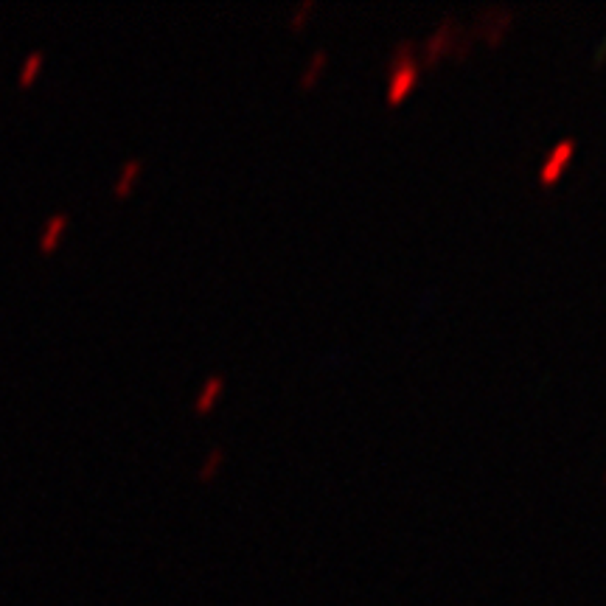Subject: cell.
<instances>
[{
    "instance_id": "obj_10",
    "label": "cell",
    "mask_w": 606,
    "mask_h": 606,
    "mask_svg": "<svg viewBox=\"0 0 606 606\" xmlns=\"http://www.w3.org/2000/svg\"><path fill=\"white\" fill-rule=\"evenodd\" d=\"M225 463V449L222 447H217V449H211V455H208V461L200 466V478L202 480H208V478H214L217 475V469Z\"/></svg>"
},
{
    "instance_id": "obj_3",
    "label": "cell",
    "mask_w": 606,
    "mask_h": 606,
    "mask_svg": "<svg viewBox=\"0 0 606 606\" xmlns=\"http://www.w3.org/2000/svg\"><path fill=\"white\" fill-rule=\"evenodd\" d=\"M452 31H455V20H452V17H447V20L435 28V34L424 42V56H427V62H430V65H432V62H438V56H441L444 51H449Z\"/></svg>"
},
{
    "instance_id": "obj_2",
    "label": "cell",
    "mask_w": 606,
    "mask_h": 606,
    "mask_svg": "<svg viewBox=\"0 0 606 606\" xmlns=\"http://www.w3.org/2000/svg\"><path fill=\"white\" fill-rule=\"evenodd\" d=\"M421 79V68L416 65V62H410V65H401L399 71H393L390 73V85H387V102L390 104H399L410 90H413V85Z\"/></svg>"
},
{
    "instance_id": "obj_4",
    "label": "cell",
    "mask_w": 606,
    "mask_h": 606,
    "mask_svg": "<svg viewBox=\"0 0 606 606\" xmlns=\"http://www.w3.org/2000/svg\"><path fill=\"white\" fill-rule=\"evenodd\" d=\"M68 222H71L68 214H54V217L42 225V231H40V250H42V253H51V250L59 244L62 234L68 231Z\"/></svg>"
},
{
    "instance_id": "obj_5",
    "label": "cell",
    "mask_w": 606,
    "mask_h": 606,
    "mask_svg": "<svg viewBox=\"0 0 606 606\" xmlns=\"http://www.w3.org/2000/svg\"><path fill=\"white\" fill-rule=\"evenodd\" d=\"M140 169H143V160H140V157H129V160L123 163L119 180L113 183V194H116V197H126V194L132 191V186H135V180H138V174H140Z\"/></svg>"
},
{
    "instance_id": "obj_1",
    "label": "cell",
    "mask_w": 606,
    "mask_h": 606,
    "mask_svg": "<svg viewBox=\"0 0 606 606\" xmlns=\"http://www.w3.org/2000/svg\"><path fill=\"white\" fill-rule=\"evenodd\" d=\"M573 152H576V140H573V138H564L562 143H556V146H553V152H550V157H547V160H545V166H542L539 180H542L545 186H550V183H553V180L567 169V163H570Z\"/></svg>"
},
{
    "instance_id": "obj_6",
    "label": "cell",
    "mask_w": 606,
    "mask_h": 606,
    "mask_svg": "<svg viewBox=\"0 0 606 606\" xmlns=\"http://www.w3.org/2000/svg\"><path fill=\"white\" fill-rule=\"evenodd\" d=\"M222 387H225V379H222V376H211V379L202 384V390H200V396H197V401H194V410H197V413H208V410L214 407L217 396L222 393Z\"/></svg>"
},
{
    "instance_id": "obj_12",
    "label": "cell",
    "mask_w": 606,
    "mask_h": 606,
    "mask_svg": "<svg viewBox=\"0 0 606 606\" xmlns=\"http://www.w3.org/2000/svg\"><path fill=\"white\" fill-rule=\"evenodd\" d=\"M604 54H606V37L601 40V48H598V54H595V65H598V62L604 59Z\"/></svg>"
},
{
    "instance_id": "obj_9",
    "label": "cell",
    "mask_w": 606,
    "mask_h": 606,
    "mask_svg": "<svg viewBox=\"0 0 606 606\" xmlns=\"http://www.w3.org/2000/svg\"><path fill=\"white\" fill-rule=\"evenodd\" d=\"M413 54H416V42H399L396 48H393V56H390V73L393 71H399L401 65H410V62H416L413 59Z\"/></svg>"
},
{
    "instance_id": "obj_11",
    "label": "cell",
    "mask_w": 606,
    "mask_h": 606,
    "mask_svg": "<svg viewBox=\"0 0 606 606\" xmlns=\"http://www.w3.org/2000/svg\"><path fill=\"white\" fill-rule=\"evenodd\" d=\"M309 11H315V3H312V0H303V3L298 6V11L292 14V20H289V25H295V28H298V25H301V23L306 20V14H309Z\"/></svg>"
},
{
    "instance_id": "obj_8",
    "label": "cell",
    "mask_w": 606,
    "mask_h": 606,
    "mask_svg": "<svg viewBox=\"0 0 606 606\" xmlns=\"http://www.w3.org/2000/svg\"><path fill=\"white\" fill-rule=\"evenodd\" d=\"M42 65H45V54H42V51H31V54L23 59V65H20L17 82H20V85H31L34 76L42 71Z\"/></svg>"
},
{
    "instance_id": "obj_7",
    "label": "cell",
    "mask_w": 606,
    "mask_h": 606,
    "mask_svg": "<svg viewBox=\"0 0 606 606\" xmlns=\"http://www.w3.org/2000/svg\"><path fill=\"white\" fill-rule=\"evenodd\" d=\"M326 59H329V51H326V48H317V51L312 54V59L306 62V71H303V76H301V87H312V85L320 79Z\"/></svg>"
}]
</instances>
